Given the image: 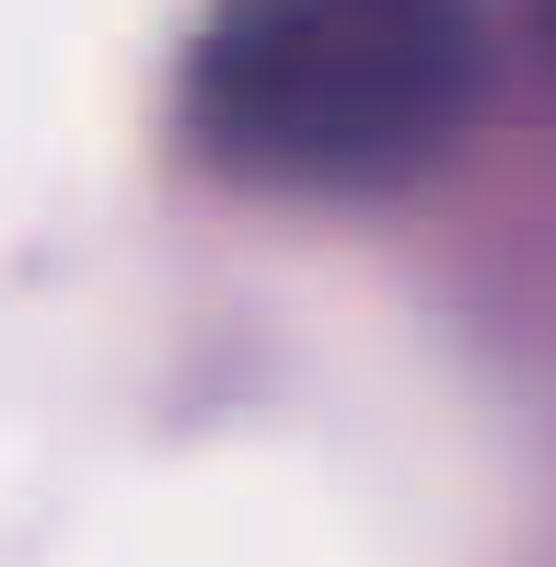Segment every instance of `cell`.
<instances>
[{"label": "cell", "mask_w": 556, "mask_h": 567, "mask_svg": "<svg viewBox=\"0 0 556 567\" xmlns=\"http://www.w3.org/2000/svg\"><path fill=\"white\" fill-rule=\"evenodd\" d=\"M475 82V0H244L197 59V140L267 186L360 197L441 163Z\"/></svg>", "instance_id": "1"}, {"label": "cell", "mask_w": 556, "mask_h": 567, "mask_svg": "<svg viewBox=\"0 0 556 567\" xmlns=\"http://www.w3.org/2000/svg\"><path fill=\"white\" fill-rule=\"evenodd\" d=\"M534 23H545V47H556V0H534Z\"/></svg>", "instance_id": "2"}]
</instances>
